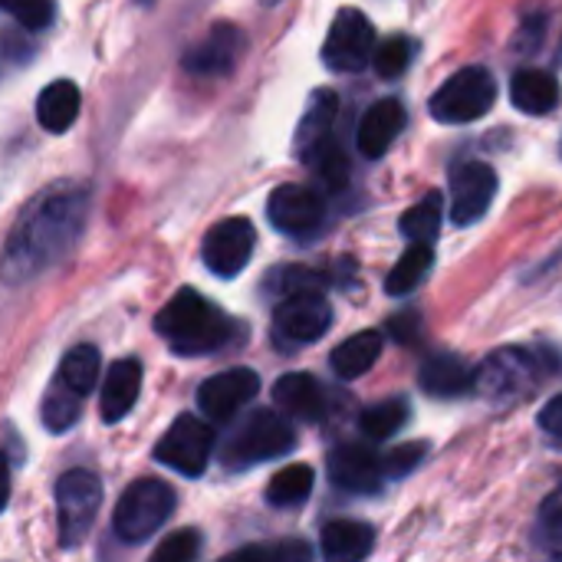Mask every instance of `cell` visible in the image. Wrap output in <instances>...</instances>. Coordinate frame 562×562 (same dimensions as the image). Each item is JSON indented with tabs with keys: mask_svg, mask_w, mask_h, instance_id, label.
<instances>
[{
	"mask_svg": "<svg viewBox=\"0 0 562 562\" xmlns=\"http://www.w3.org/2000/svg\"><path fill=\"white\" fill-rule=\"evenodd\" d=\"M7 504H10V461L0 451V514L7 510Z\"/></svg>",
	"mask_w": 562,
	"mask_h": 562,
	"instance_id": "obj_42",
	"label": "cell"
},
{
	"mask_svg": "<svg viewBox=\"0 0 562 562\" xmlns=\"http://www.w3.org/2000/svg\"><path fill=\"white\" fill-rule=\"evenodd\" d=\"M441 231V194L431 191L425 194L415 207L402 214V234L412 244H431Z\"/></svg>",
	"mask_w": 562,
	"mask_h": 562,
	"instance_id": "obj_29",
	"label": "cell"
},
{
	"mask_svg": "<svg viewBox=\"0 0 562 562\" xmlns=\"http://www.w3.org/2000/svg\"><path fill=\"white\" fill-rule=\"evenodd\" d=\"M402 128H405V105L398 99H379L375 105L366 109L359 122L356 132L359 151L366 158H382L392 148V142L402 135Z\"/></svg>",
	"mask_w": 562,
	"mask_h": 562,
	"instance_id": "obj_18",
	"label": "cell"
},
{
	"mask_svg": "<svg viewBox=\"0 0 562 562\" xmlns=\"http://www.w3.org/2000/svg\"><path fill=\"white\" fill-rule=\"evenodd\" d=\"M138 392H142V362L138 359L112 362L102 385V422L119 425L135 408Z\"/></svg>",
	"mask_w": 562,
	"mask_h": 562,
	"instance_id": "obj_19",
	"label": "cell"
},
{
	"mask_svg": "<svg viewBox=\"0 0 562 562\" xmlns=\"http://www.w3.org/2000/svg\"><path fill=\"white\" fill-rule=\"evenodd\" d=\"M260 392V379L254 369H227L211 375L198 389V408L211 425H227L240 415L244 405H250Z\"/></svg>",
	"mask_w": 562,
	"mask_h": 562,
	"instance_id": "obj_11",
	"label": "cell"
},
{
	"mask_svg": "<svg viewBox=\"0 0 562 562\" xmlns=\"http://www.w3.org/2000/svg\"><path fill=\"white\" fill-rule=\"evenodd\" d=\"M267 214L280 234L306 237L323 224L326 204H323V194L306 184H280L267 201Z\"/></svg>",
	"mask_w": 562,
	"mask_h": 562,
	"instance_id": "obj_14",
	"label": "cell"
},
{
	"mask_svg": "<svg viewBox=\"0 0 562 562\" xmlns=\"http://www.w3.org/2000/svg\"><path fill=\"white\" fill-rule=\"evenodd\" d=\"M382 477V458L366 445H342L329 454V481L346 494H379Z\"/></svg>",
	"mask_w": 562,
	"mask_h": 562,
	"instance_id": "obj_15",
	"label": "cell"
},
{
	"mask_svg": "<svg viewBox=\"0 0 562 562\" xmlns=\"http://www.w3.org/2000/svg\"><path fill=\"white\" fill-rule=\"evenodd\" d=\"M313 468L306 464H290L283 471L273 474V481L267 484V501L273 507H296L313 494Z\"/></svg>",
	"mask_w": 562,
	"mask_h": 562,
	"instance_id": "obj_28",
	"label": "cell"
},
{
	"mask_svg": "<svg viewBox=\"0 0 562 562\" xmlns=\"http://www.w3.org/2000/svg\"><path fill=\"white\" fill-rule=\"evenodd\" d=\"M497 194V171L484 161H464L451 171V221L458 227L477 224Z\"/></svg>",
	"mask_w": 562,
	"mask_h": 562,
	"instance_id": "obj_13",
	"label": "cell"
},
{
	"mask_svg": "<svg viewBox=\"0 0 562 562\" xmlns=\"http://www.w3.org/2000/svg\"><path fill=\"white\" fill-rule=\"evenodd\" d=\"M425 451H428V445H422V441L402 445V448H395V451H389V454L382 458V468H385L389 477H405L408 471H415V468L422 464Z\"/></svg>",
	"mask_w": 562,
	"mask_h": 562,
	"instance_id": "obj_37",
	"label": "cell"
},
{
	"mask_svg": "<svg viewBox=\"0 0 562 562\" xmlns=\"http://www.w3.org/2000/svg\"><path fill=\"white\" fill-rule=\"evenodd\" d=\"M273 405L296 418V422H323L326 418V408H329V395L326 389L306 375V372H290L283 379H277L273 385Z\"/></svg>",
	"mask_w": 562,
	"mask_h": 562,
	"instance_id": "obj_17",
	"label": "cell"
},
{
	"mask_svg": "<svg viewBox=\"0 0 562 562\" xmlns=\"http://www.w3.org/2000/svg\"><path fill=\"white\" fill-rule=\"evenodd\" d=\"M372 53H375L372 20L356 7H342L323 43V63L336 72H359L369 66Z\"/></svg>",
	"mask_w": 562,
	"mask_h": 562,
	"instance_id": "obj_7",
	"label": "cell"
},
{
	"mask_svg": "<svg viewBox=\"0 0 562 562\" xmlns=\"http://www.w3.org/2000/svg\"><path fill=\"white\" fill-rule=\"evenodd\" d=\"M254 244H257V231L247 217H227L221 224H214L204 237V263L211 273L231 280L237 277L250 257H254Z\"/></svg>",
	"mask_w": 562,
	"mask_h": 562,
	"instance_id": "obj_12",
	"label": "cell"
},
{
	"mask_svg": "<svg viewBox=\"0 0 562 562\" xmlns=\"http://www.w3.org/2000/svg\"><path fill=\"white\" fill-rule=\"evenodd\" d=\"M89 217V191L79 184H56L36 194L13 224L3 254L0 280L20 286L56 267L79 240Z\"/></svg>",
	"mask_w": 562,
	"mask_h": 562,
	"instance_id": "obj_1",
	"label": "cell"
},
{
	"mask_svg": "<svg viewBox=\"0 0 562 562\" xmlns=\"http://www.w3.org/2000/svg\"><path fill=\"white\" fill-rule=\"evenodd\" d=\"M201 553V537L198 530H178L165 543H158L155 562H194Z\"/></svg>",
	"mask_w": 562,
	"mask_h": 562,
	"instance_id": "obj_34",
	"label": "cell"
},
{
	"mask_svg": "<svg viewBox=\"0 0 562 562\" xmlns=\"http://www.w3.org/2000/svg\"><path fill=\"white\" fill-rule=\"evenodd\" d=\"M339 115V99L333 89H316L296 128V155L310 158L326 138H333V122Z\"/></svg>",
	"mask_w": 562,
	"mask_h": 562,
	"instance_id": "obj_20",
	"label": "cell"
},
{
	"mask_svg": "<svg viewBox=\"0 0 562 562\" xmlns=\"http://www.w3.org/2000/svg\"><path fill=\"white\" fill-rule=\"evenodd\" d=\"M540 520H543V527H550V530H562V481H560V487L543 501V507H540Z\"/></svg>",
	"mask_w": 562,
	"mask_h": 562,
	"instance_id": "obj_41",
	"label": "cell"
},
{
	"mask_svg": "<svg viewBox=\"0 0 562 562\" xmlns=\"http://www.w3.org/2000/svg\"><path fill=\"white\" fill-rule=\"evenodd\" d=\"M540 375H543V362L533 352L501 349L481 366V372L474 375V389L494 402H510V398L533 392Z\"/></svg>",
	"mask_w": 562,
	"mask_h": 562,
	"instance_id": "obj_8",
	"label": "cell"
},
{
	"mask_svg": "<svg viewBox=\"0 0 562 562\" xmlns=\"http://www.w3.org/2000/svg\"><path fill=\"white\" fill-rule=\"evenodd\" d=\"M540 431L550 438V445L562 448V395L550 398V405H543V412H540Z\"/></svg>",
	"mask_w": 562,
	"mask_h": 562,
	"instance_id": "obj_40",
	"label": "cell"
},
{
	"mask_svg": "<svg viewBox=\"0 0 562 562\" xmlns=\"http://www.w3.org/2000/svg\"><path fill=\"white\" fill-rule=\"evenodd\" d=\"M79 412H82V398H79V395H72V392H66L63 385H56V382H53V385H49V392H46V398H43L40 418H43L46 431L63 435V431H69V428L76 425Z\"/></svg>",
	"mask_w": 562,
	"mask_h": 562,
	"instance_id": "obj_31",
	"label": "cell"
},
{
	"mask_svg": "<svg viewBox=\"0 0 562 562\" xmlns=\"http://www.w3.org/2000/svg\"><path fill=\"white\" fill-rule=\"evenodd\" d=\"M240 560H310V547L306 543H283V547H257V550H244Z\"/></svg>",
	"mask_w": 562,
	"mask_h": 562,
	"instance_id": "obj_38",
	"label": "cell"
},
{
	"mask_svg": "<svg viewBox=\"0 0 562 562\" xmlns=\"http://www.w3.org/2000/svg\"><path fill=\"white\" fill-rule=\"evenodd\" d=\"M418 382L428 395H438V398H458L464 392L474 389V372L458 359V356H448V352H438V356H428L422 372H418Z\"/></svg>",
	"mask_w": 562,
	"mask_h": 562,
	"instance_id": "obj_22",
	"label": "cell"
},
{
	"mask_svg": "<svg viewBox=\"0 0 562 562\" xmlns=\"http://www.w3.org/2000/svg\"><path fill=\"white\" fill-rule=\"evenodd\" d=\"M0 3H3V0H0Z\"/></svg>",
	"mask_w": 562,
	"mask_h": 562,
	"instance_id": "obj_44",
	"label": "cell"
},
{
	"mask_svg": "<svg viewBox=\"0 0 562 562\" xmlns=\"http://www.w3.org/2000/svg\"><path fill=\"white\" fill-rule=\"evenodd\" d=\"M296 448V431L283 418V412L273 408H257L250 418L234 431V438L224 448V464L227 468H254L273 458H283Z\"/></svg>",
	"mask_w": 562,
	"mask_h": 562,
	"instance_id": "obj_3",
	"label": "cell"
},
{
	"mask_svg": "<svg viewBox=\"0 0 562 562\" xmlns=\"http://www.w3.org/2000/svg\"><path fill=\"white\" fill-rule=\"evenodd\" d=\"M319 286H323V277L306 267H283V270H273L270 277V290H277L280 296H290L296 290H319Z\"/></svg>",
	"mask_w": 562,
	"mask_h": 562,
	"instance_id": "obj_36",
	"label": "cell"
},
{
	"mask_svg": "<svg viewBox=\"0 0 562 562\" xmlns=\"http://www.w3.org/2000/svg\"><path fill=\"white\" fill-rule=\"evenodd\" d=\"M263 3H280V0H263Z\"/></svg>",
	"mask_w": 562,
	"mask_h": 562,
	"instance_id": "obj_43",
	"label": "cell"
},
{
	"mask_svg": "<svg viewBox=\"0 0 562 562\" xmlns=\"http://www.w3.org/2000/svg\"><path fill=\"white\" fill-rule=\"evenodd\" d=\"M79 105H82V95H79L76 82L56 79V82H49V86L40 92V99H36V119H40V125H43L46 132L59 135V132H66V128L76 122Z\"/></svg>",
	"mask_w": 562,
	"mask_h": 562,
	"instance_id": "obj_25",
	"label": "cell"
},
{
	"mask_svg": "<svg viewBox=\"0 0 562 562\" xmlns=\"http://www.w3.org/2000/svg\"><path fill=\"white\" fill-rule=\"evenodd\" d=\"M155 329L178 356H207L237 339V323L198 290H181L158 316Z\"/></svg>",
	"mask_w": 562,
	"mask_h": 562,
	"instance_id": "obj_2",
	"label": "cell"
},
{
	"mask_svg": "<svg viewBox=\"0 0 562 562\" xmlns=\"http://www.w3.org/2000/svg\"><path fill=\"white\" fill-rule=\"evenodd\" d=\"M408 59H412V43L405 36H392L372 53V63L382 79H398L408 69Z\"/></svg>",
	"mask_w": 562,
	"mask_h": 562,
	"instance_id": "obj_33",
	"label": "cell"
},
{
	"mask_svg": "<svg viewBox=\"0 0 562 562\" xmlns=\"http://www.w3.org/2000/svg\"><path fill=\"white\" fill-rule=\"evenodd\" d=\"M389 333H392L398 342H405V346L412 342V346H415V342L422 339V316H418V313H398V316L389 319Z\"/></svg>",
	"mask_w": 562,
	"mask_h": 562,
	"instance_id": "obj_39",
	"label": "cell"
},
{
	"mask_svg": "<svg viewBox=\"0 0 562 562\" xmlns=\"http://www.w3.org/2000/svg\"><path fill=\"white\" fill-rule=\"evenodd\" d=\"M510 99L527 115H547L560 105V82L547 69H520L510 79Z\"/></svg>",
	"mask_w": 562,
	"mask_h": 562,
	"instance_id": "obj_23",
	"label": "cell"
},
{
	"mask_svg": "<svg viewBox=\"0 0 562 562\" xmlns=\"http://www.w3.org/2000/svg\"><path fill=\"white\" fill-rule=\"evenodd\" d=\"M497 99V82L484 66H464L431 95L428 109L441 125H464L487 115Z\"/></svg>",
	"mask_w": 562,
	"mask_h": 562,
	"instance_id": "obj_5",
	"label": "cell"
},
{
	"mask_svg": "<svg viewBox=\"0 0 562 562\" xmlns=\"http://www.w3.org/2000/svg\"><path fill=\"white\" fill-rule=\"evenodd\" d=\"M372 547H375V530L359 520H333L323 527V537H319V550L326 560H366Z\"/></svg>",
	"mask_w": 562,
	"mask_h": 562,
	"instance_id": "obj_21",
	"label": "cell"
},
{
	"mask_svg": "<svg viewBox=\"0 0 562 562\" xmlns=\"http://www.w3.org/2000/svg\"><path fill=\"white\" fill-rule=\"evenodd\" d=\"M431 260H435V254L428 244H412L402 254V260L392 267V273L385 277V293L389 296H408L425 280V273L431 270Z\"/></svg>",
	"mask_w": 562,
	"mask_h": 562,
	"instance_id": "obj_27",
	"label": "cell"
},
{
	"mask_svg": "<svg viewBox=\"0 0 562 562\" xmlns=\"http://www.w3.org/2000/svg\"><path fill=\"white\" fill-rule=\"evenodd\" d=\"M306 161L313 165V171H316V178H319V184L326 191H342L346 188V181H349V158H346V151L333 138H326Z\"/></svg>",
	"mask_w": 562,
	"mask_h": 562,
	"instance_id": "obj_32",
	"label": "cell"
},
{
	"mask_svg": "<svg viewBox=\"0 0 562 562\" xmlns=\"http://www.w3.org/2000/svg\"><path fill=\"white\" fill-rule=\"evenodd\" d=\"M244 49H247L244 33L231 23H217L198 46L184 53V69L198 76H224L240 63Z\"/></svg>",
	"mask_w": 562,
	"mask_h": 562,
	"instance_id": "obj_16",
	"label": "cell"
},
{
	"mask_svg": "<svg viewBox=\"0 0 562 562\" xmlns=\"http://www.w3.org/2000/svg\"><path fill=\"white\" fill-rule=\"evenodd\" d=\"M211 451H214V425L194 415H181L158 441L155 458L184 477H201L207 471Z\"/></svg>",
	"mask_w": 562,
	"mask_h": 562,
	"instance_id": "obj_10",
	"label": "cell"
},
{
	"mask_svg": "<svg viewBox=\"0 0 562 562\" xmlns=\"http://www.w3.org/2000/svg\"><path fill=\"white\" fill-rule=\"evenodd\" d=\"M13 20L26 30H46L53 23V0H3Z\"/></svg>",
	"mask_w": 562,
	"mask_h": 562,
	"instance_id": "obj_35",
	"label": "cell"
},
{
	"mask_svg": "<svg viewBox=\"0 0 562 562\" xmlns=\"http://www.w3.org/2000/svg\"><path fill=\"white\" fill-rule=\"evenodd\" d=\"M99 379V352L95 346H76L63 356L59 362V372H56V385H63L66 392L86 398L92 392Z\"/></svg>",
	"mask_w": 562,
	"mask_h": 562,
	"instance_id": "obj_26",
	"label": "cell"
},
{
	"mask_svg": "<svg viewBox=\"0 0 562 562\" xmlns=\"http://www.w3.org/2000/svg\"><path fill=\"white\" fill-rule=\"evenodd\" d=\"M175 510V491L165 481H135L115 504L112 530L122 543H145L151 540Z\"/></svg>",
	"mask_w": 562,
	"mask_h": 562,
	"instance_id": "obj_4",
	"label": "cell"
},
{
	"mask_svg": "<svg viewBox=\"0 0 562 562\" xmlns=\"http://www.w3.org/2000/svg\"><path fill=\"white\" fill-rule=\"evenodd\" d=\"M333 323V306L319 290H296L280 296L273 313V333L283 346H310L326 336Z\"/></svg>",
	"mask_w": 562,
	"mask_h": 562,
	"instance_id": "obj_9",
	"label": "cell"
},
{
	"mask_svg": "<svg viewBox=\"0 0 562 562\" xmlns=\"http://www.w3.org/2000/svg\"><path fill=\"white\" fill-rule=\"evenodd\" d=\"M102 507V484L92 471H66L56 481V510H59V543L66 550L79 547L92 530Z\"/></svg>",
	"mask_w": 562,
	"mask_h": 562,
	"instance_id": "obj_6",
	"label": "cell"
},
{
	"mask_svg": "<svg viewBox=\"0 0 562 562\" xmlns=\"http://www.w3.org/2000/svg\"><path fill=\"white\" fill-rule=\"evenodd\" d=\"M382 346H385V339H382L379 329H366V333H356V336H349L346 342H339L336 352H333V359H329L336 379L352 382V379L366 375V372L379 362Z\"/></svg>",
	"mask_w": 562,
	"mask_h": 562,
	"instance_id": "obj_24",
	"label": "cell"
},
{
	"mask_svg": "<svg viewBox=\"0 0 562 562\" xmlns=\"http://www.w3.org/2000/svg\"><path fill=\"white\" fill-rule=\"evenodd\" d=\"M408 422V402L405 398H389V402H379L372 408H366L359 415V428L366 438L372 441H385L392 438L395 431H402V425Z\"/></svg>",
	"mask_w": 562,
	"mask_h": 562,
	"instance_id": "obj_30",
	"label": "cell"
}]
</instances>
